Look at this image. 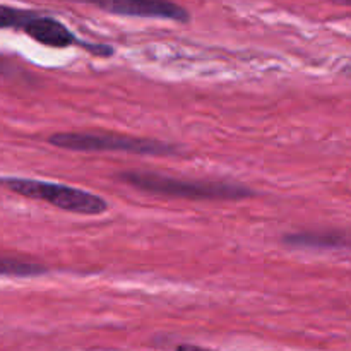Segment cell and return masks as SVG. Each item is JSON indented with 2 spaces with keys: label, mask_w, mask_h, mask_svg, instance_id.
<instances>
[{
  "label": "cell",
  "mask_w": 351,
  "mask_h": 351,
  "mask_svg": "<svg viewBox=\"0 0 351 351\" xmlns=\"http://www.w3.org/2000/svg\"><path fill=\"white\" fill-rule=\"evenodd\" d=\"M48 143L71 151H119V153L149 154V156L175 153L173 146L170 144L113 132H58L48 137Z\"/></svg>",
  "instance_id": "cell-3"
},
{
  "label": "cell",
  "mask_w": 351,
  "mask_h": 351,
  "mask_svg": "<svg viewBox=\"0 0 351 351\" xmlns=\"http://www.w3.org/2000/svg\"><path fill=\"white\" fill-rule=\"evenodd\" d=\"M45 271L47 267L41 264L0 256V274L2 276H38V274H43Z\"/></svg>",
  "instance_id": "cell-7"
},
{
  "label": "cell",
  "mask_w": 351,
  "mask_h": 351,
  "mask_svg": "<svg viewBox=\"0 0 351 351\" xmlns=\"http://www.w3.org/2000/svg\"><path fill=\"white\" fill-rule=\"evenodd\" d=\"M36 12L26 9H16V7L0 5V29H23L24 24L31 19Z\"/></svg>",
  "instance_id": "cell-8"
},
{
  "label": "cell",
  "mask_w": 351,
  "mask_h": 351,
  "mask_svg": "<svg viewBox=\"0 0 351 351\" xmlns=\"http://www.w3.org/2000/svg\"><path fill=\"white\" fill-rule=\"evenodd\" d=\"M177 351H213V350L202 348V346H195V345H180L177 348Z\"/></svg>",
  "instance_id": "cell-9"
},
{
  "label": "cell",
  "mask_w": 351,
  "mask_h": 351,
  "mask_svg": "<svg viewBox=\"0 0 351 351\" xmlns=\"http://www.w3.org/2000/svg\"><path fill=\"white\" fill-rule=\"evenodd\" d=\"M0 185L9 189L14 194L43 201L47 204L62 209V211L74 213V215L96 216L108 209V202L103 197L82 191V189L71 187V185L29 180V178H0Z\"/></svg>",
  "instance_id": "cell-2"
},
{
  "label": "cell",
  "mask_w": 351,
  "mask_h": 351,
  "mask_svg": "<svg viewBox=\"0 0 351 351\" xmlns=\"http://www.w3.org/2000/svg\"><path fill=\"white\" fill-rule=\"evenodd\" d=\"M285 242L307 249H351L348 232H307L285 237Z\"/></svg>",
  "instance_id": "cell-6"
},
{
  "label": "cell",
  "mask_w": 351,
  "mask_h": 351,
  "mask_svg": "<svg viewBox=\"0 0 351 351\" xmlns=\"http://www.w3.org/2000/svg\"><path fill=\"white\" fill-rule=\"evenodd\" d=\"M338 3H345V5H351V0H335Z\"/></svg>",
  "instance_id": "cell-10"
},
{
  "label": "cell",
  "mask_w": 351,
  "mask_h": 351,
  "mask_svg": "<svg viewBox=\"0 0 351 351\" xmlns=\"http://www.w3.org/2000/svg\"><path fill=\"white\" fill-rule=\"evenodd\" d=\"M99 9L120 16L151 17V19H170L187 23L189 12L170 0H93Z\"/></svg>",
  "instance_id": "cell-4"
},
{
  "label": "cell",
  "mask_w": 351,
  "mask_h": 351,
  "mask_svg": "<svg viewBox=\"0 0 351 351\" xmlns=\"http://www.w3.org/2000/svg\"><path fill=\"white\" fill-rule=\"evenodd\" d=\"M72 2H82V3H93V0H72Z\"/></svg>",
  "instance_id": "cell-11"
},
{
  "label": "cell",
  "mask_w": 351,
  "mask_h": 351,
  "mask_svg": "<svg viewBox=\"0 0 351 351\" xmlns=\"http://www.w3.org/2000/svg\"><path fill=\"white\" fill-rule=\"evenodd\" d=\"M21 31H24L27 36L33 38L38 43L45 45V47L67 48L71 45L79 43L77 38L72 34V31L65 24L53 19V17L41 16L38 12L24 24V27Z\"/></svg>",
  "instance_id": "cell-5"
},
{
  "label": "cell",
  "mask_w": 351,
  "mask_h": 351,
  "mask_svg": "<svg viewBox=\"0 0 351 351\" xmlns=\"http://www.w3.org/2000/svg\"><path fill=\"white\" fill-rule=\"evenodd\" d=\"M119 178L139 191L151 192L168 197L197 199V201H237L252 195L254 192L249 187L240 184L219 180H192V178H177L156 171H123Z\"/></svg>",
  "instance_id": "cell-1"
}]
</instances>
